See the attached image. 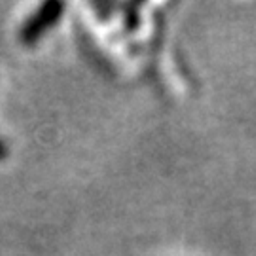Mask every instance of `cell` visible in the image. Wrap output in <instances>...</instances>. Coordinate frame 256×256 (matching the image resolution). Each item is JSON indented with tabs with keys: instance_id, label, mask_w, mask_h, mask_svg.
Segmentation results:
<instances>
[{
	"instance_id": "cell-1",
	"label": "cell",
	"mask_w": 256,
	"mask_h": 256,
	"mask_svg": "<svg viewBox=\"0 0 256 256\" xmlns=\"http://www.w3.org/2000/svg\"><path fill=\"white\" fill-rule=\"evenodd\" d=\"M61 12H63V4H59V2H50V4H46V6L36 14V18L32 19L30 23H27V27L23 30L25 40H27V42H32V40H36L42 32H46L48 28L61 18Z\"/></svg>"
},
{
	"instance_id": "cell-2",
	"label": "cell",
	"mask_w": 256,
	"mask_h": 256,
	"mask_svg": "<svg viewBox=\"0 0 256 256\" xmlns=\"http://www.w3.org/2000/svg\"><path fill=\"white\" fill-rule=\"evenodd\" d=\"M126 27L129 32L137 30L138 27V4H129L128 14H126Z\"/></svg>"
}]
</instances>
